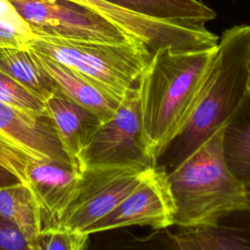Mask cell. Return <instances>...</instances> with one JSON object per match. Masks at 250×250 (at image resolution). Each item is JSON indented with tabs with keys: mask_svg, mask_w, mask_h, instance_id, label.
Here are the masks:
<instances>
[{
	"mask_svg": "<svg viewBox=\"0 0 250 250\" xmlns=\"http://www.w3.org/2000/svg\"><path fill=\"white\" fill-rule=\"evenodd\" d=\"M0 218L16 227L37 250L39 234L43 229L39 205L31 189L23 184L0 188Z\"/></svg>",
	"mask_w": 250,
	"mask_h": 250,
	"instance_id": "cell-16",
	"label": "cell"
},
{
	"mask_svg": "<svg viewBox=\"0 0 250 250\" xmlns=\"http://www.w3.org/2000/svg\"><path fill=\"white\" fill-rule=\"evenodd\" d=\"M68 1L97 13L132 40L145 45L151 54L165 47L182 52L213 49L219 41V37L206 25L157 20L129 12L104 0Z\"/></svg>",
	"mask_w": 250,
	"mask_h": 250,
	"instance_id": "cell-8",
	"label": "cell"
},
{
	"mask_svg": "<svg viewBox=\"0 0 250 250\" xmlns=\"http://www.w3.org/2000/svg\"><path fill=\"white\" fill-rule=\"evenodd\" d=\"M81 172L54 159L31 158L26 166L28 188L41 210L43 228H53L73 200Z\"/></svg>",
	"mask_w": 250,
	"mask_h": 250,
	"instance_id": "cell-10",
	"label": "cell"
},
{
	"mask_svg": "<svg viewBox=\"0 0 250 250\" xmlns=\"http://www.w3.org/2000/svg\"><path fill=\"white\" fill-rule=\"evenodd\" d=\"M9 1L37 36L106 44L137 43L97 13L68 0Z\"/></svg>",
	"mask_w": 250,
	"mask_h": 250,
	"instance_id": "cell-7",
	"label": "cell"
},
{
	"mask_svg": "<svg viewBox=\"0 0 250 250\" xmlns=\"http://www.w3.org/2000/svg\"><path fill=\"white\" fill-rule=\"evenodd\" d=\"M0 71L12 77L44 102L58 91L26 48H0Z\"/></svg>",
	"mask_w": 250,
	"mask_h": 250,
	"instance_id": "cell-19",
	"label": "cell"
},
{
	"mask_svg": "<svg viewBox=\"0 0 250 250\" xmlns=\"http://www.w3.org/2000/svg\"><path fill=\"white\" fill-rule=\"evenodd\" d=\"M27 49L49 57L119 102L139 83L151 58L142 44H106L37 36Z\"/></svg>",
	"mask_w": 250,
	"mask_h": 250,
	"instance_id": "cell-4",
	"label": "cell"
},
{
	"mask_svg": "<svg viewBox=\"0 0 250 250\" xmlns=\"http://www.w3.org/2000/svg\"><path fill=\"white\" fill-rule=\"evenodd\" d=\"M174 225V205L166 174L153 167L121 203L91 226L87 233L125 227L167 229Z\"/></svg>",
	"mask_w": 250,
	"mask_h": 250,
	"instance_id": "cell-9",
	"label": "cell"
},
{
	"mask_svg": "<svg viewBox=\"0 0 250 250\" xmlns=\"http://www.w3.org/2000/svg\"><path fill=\"white\" fill-rule=\"evenodd\" d=\"M93 165L155 166L146 140L138 84L120 101L114 114L96 130L83 155V169Z\"/></svg>",
	"mask_w": 250,
	"mask_h": 250,
	"instance_id": "cell-5",
	"label": "cell"
},
{
	"mask_svg": "<svg viewBox=\"0 0 250 250\" xmlns=\"http://www.w3.org/2000/svg\"><path fill=\"white\" fill-rule=\"evenodd\" d=\"M31 158L15 145L0 138V165L16 175L26 187H28L26 166Z\"/></svg>",
	"mask_w": 250,
	"mask_h": 250,
	"instance_id": "cell-23",
	"label": "cell"
},
{
	"mask_svg": "<svg viewBox=\"0 0 250 250\" xmlns=\"http://www.w3.org/2000/svg\"><path fill=\"white\" fill-rule=\"evenodd\" d=\"M89 233L58 228H43L37 250H86Z\"/></svg>",
	"mask_w": 250,
	"mask_h": 250,
	"instance_id": "cell-22",
	"label": "cell"
},
{
	"mask_svg": "<svg viewBox=\"0 0 250 250\" xmlns=\"http://www.w3.org/2000/svg\"><path fill=\"white\" fill-rule=\"evenodd\" d=\"M224 127L166 175L174 205L173 226L207 225L226 213L250 208L246 188L225 160Z\"/></svg>",
	"mask_w": 250,
	"mask_h": 250,
	"instance_id": "cell-3",
	"label": "cell"
},
{
	"mask_svg": "<svg viewBox=\"0 0 250 250\" xmlns=\"http://www.w3.org/2000/svg\"><path fill=\"white\" fill-rule=\"evenodd\" d=\"M45 106L62 147L74 167L81 172L84 152L103 121L59 90L45 101Z\"/></svg>",
	"mask_w": 250,
	"mask_h": 250,
	"instance_id": "cell-12",
	"label": "cell"
},
{
	"mask_svg": "<svg viewBox=\"0 0 250 250\" xmlns=\"http://www.w3.org/2000/svg\"><path fill=\"white\" fill-rule=\"evenodd\" d=\"M249 92H250V76H249Z\"/></svg>",
	"mask_w": 250,
	"mask_h": 250,
	"instance_id": "cell-26",
	"label": "cell"
},
{
	"mask_svg": "<svg viewBox=\"0 0 250 250\" xmlns=\"http://www.w3.org/2000/svg\"><path fill=\"white\" fill-rule=\"evenodd\" d=\"M249 200H250V192H249Z\"/></svg>",
	"mask_w": 250,
	"mask_h": 250,
	"instance_id": "cell-27",
	"label": "cell"
},
{
	"mask_svg": "<svg viewBox=\"0 0 250 250\" xmlns=\"http://www.w3.org/2000/svg\"><path fill=\"white\" fill-rule=\"evenodd\" d=\"M149 169L125 165L86 166L81 171L73 200L53 228L87 233L91 226L121 203Z\"/></svg>",
	"mask_w": 250,
	"mask_h": 250,
	"instance_id": "cell-6",
	"label": "cell"
},
{
	"mask_svg": "<svg viewBox=\"0 0 250 250\" xmlns=\"http://www.w3.org/2000/svg\"><path fill=\"white\" fill-rule=\"evenodd\" d=\"M249 76L250 24L234 25L219 38L190 115L154 167L169 174L224 127L248 96Z\"/></svg>",
	"mask_w": 250,
	"mask_h": 250,
	"instance_id": "cell-1",
	"label": "cell"
},
{
	"mask_svg": "<svg viewBox=\"0 0 250 250\" xmlns=\"http://www.w3.org/2000/svg\"><path fill=\"white\" fill-rule=\"evenodd\" d=\"M142 16L183 23L202 24L213 21L217 14L202 0H104Z\"/></svg>",
	"mask_w": 250,
	"mask_h": 250,
	"instance_id": "cell-15",
	"label": "cell"
},
{
	"mask_svg": "<svg viewBox=\"0 0 250 250\" xmlns=\"http://www.w3.org/2000/svg\"><path fill=\"white\" fill-rule=\"evenodd\" d=\"M0 250H34L22 233L0 218Z\"/></svg>",
	"mask_w": 250,
	"mask_h": 250,
	"instance_id": "cell-24",
	"label": "cell"
},
{
	"mask_svg": "<svg viewBox=\"0 0 250 250\" xmlns=\"http://www.w3.org/2000/svg\"><path fill=\"white\" fill-rule=\"evenodd\" d=\"M170 229L180 250H250V208L226 213L207 225Z\"/></svg>",
	"mask_w": 250,
	"mask_h": 250,
	"instance_id": "cell-13",
	"label": "cell"
},
{
	"mask_svg": "<svg viewBox=\"0 0 250 250\" xmlns=\"http://www.w3.org/2000/svg\"><path fill=\"white\" fill-rule=\"evenodd\" d=\"M216 47L186 52L165 47L151 55L138 86L146 140L154 160L188 119Z\"/></svg>",
	"mask_w": 250,
	"mask_h": 250,
	"instance_id": "cell-2",
	"label": "cell"
},
{
	"mask_svg": "<svg viewBox=\"0 0 250 250\" xmlns=\"http://www.w3.org/2000/svg\"><path fill=\"white\" fill-rule=\"evenodd\" d=\"M19 184H22L20 179L11 171L0 165V188L11 187Z\"/></svg>",
	"mask_w": 250,
	"mask_h": 250,
	"instance_id": "cell-25",
	"label": "cell"
},
{
	"mask_svg": "<svg viewBox=\"0 0 250 250\" xmlns=\"http://www.w3.org/2000/svg\"><path fill=\"white\" fill-rule=\"evenodd\" d=\"M29 51L37 64L49 75L57 89L67 99L91 110L102 121L110 118L114 114L120 103L118 100L96 87L61 62L42 54Z\"/></svg>",
	"mask_w": 250,
	"mask_h": 250,
	"instance_id": "cell-14",
	"label": "cell"
},
{
	"mask_svg": "<svg viewBox=\"0 0 250 250\" xmlns=\"http://www.w3.org/2000/svg\"><path fill=\"white\" fill-rule=\"evenodd\" d=\"M223 152L229 169L250 192V92L224 127Z\"/></svg>",
	"mask_w": 250,
	"mask_h": 250,
	"instance_id": "cell-17",
	"label": "cell"
},
{
	"mask_svg": "<svg viewBox=\"0 0 250 250\" xmlns=\"http://www.w3.org/2000/svg\"><path fill=\"white\" fill-rule=\"evenodd\" d=\"M106 236L93 250H180L170 228L125 227L103 230Z\"/></svg>",
	"mask_w": 250,
	"mask_h": 250,
	"instance_id": "cell-18",
	"label": "cell"
},
{
	"mask_svg": "<svg viewBox=\"0 0 250 250\" xmlns=\"http://www.w3.org/2000/svg\"><path fill=\"white\" fill-rule=\"evenodd\" d=\"M35 37L13 3L0 0V48H26Z\"/></svg>",
	"mask_w": 250,
	"mask_h": 250,
	"instance_id": "cell-20",
	"label": "cell"
},
{
	"mask_svg": "<svg viewBox=\"0 0 250 250\" xmlns=\"http://www.w3.org/2000/svg\"><path fill=\"white\" fill-rule=\"evenodd\" d=\"M0 138L35 159H54L73 166L48 115H35L0 103Z\"/></svg>",
	"mask_w": 250,
	"mask_h": 250,
	"instance_id": "cell-11",
	"label": "cell"
},
{
	"mask_svg": "<svg viewBox=\"0 0 250 250\" xmlns=\"http://www.w3.org/2000/svg\"><path fill=\"white\" fill-rule=\"evenodd\" d=\"M0 103L20 111L47 115L45 102L29 89L0 71Z\"/></svg>",
	"mask_w": 250,
	"mask_h": 250,
	"instance_id": "cell-21",
	"label": "cell"
}]
</instances>
